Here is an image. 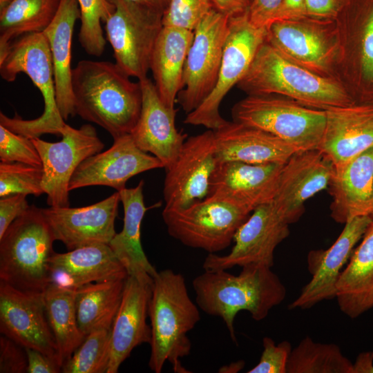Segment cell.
I'll list each match as a JSON object with an SVG mask.
<instances>
[{
  "instance_id": "1",
  "label": "cell",
  "mask_w": 373,
  "mask_h": 373,
  "mask_svg": "<svg viewBox=\"0 0 373 373\" xmlns=\"http://www.w3.org/2000/svg\"><path fill=\"white\" fill-rule=\"evenodd\" d=\"M116 64L84 59L72 72L76 115L96 124L113 138L131 134L139 119L142 93Z\"/></svg>"
},
{
  "instance_id": "2",
  "label": "cell",
  "mask_w": 373,
  "mask_h": 373,
  "mask_svg": "<svg viewBox=\"0 0 373 373\" xmlns=\"http://www.w3.org/2000/svg\"><path fill=\"white\" fill-rule=\"evenodd\" d=\"M241 267L236 276L227 270L204 271L193 280L198 307L209 315L221 318L235 343L233 323L239 312L247 311L255 321H262L287 294L285 285L271 267L262 264Z\"/></svg>"
},
{
  "instance_id": "3",
  "label": "cell",
  "mask_w": 373,
  "mask_h": 373,
  "mask_svg": "<svg viewBox=\"0 0 373 373\" xmlns=\"http://www.w3.org/2000/svg\"><path fill=\"white\" fill-rule=\"evenodd\" d=\"M237 86L248 95L282 96L323 111L354 104L337 82L294 62L266 40Z\"/></svg>"
},
{
  "instance_id": "4",
  "label": "cell",
  "mask_w": 373,
  "mask_h": 373,
  "mask_svg": "<svg viewBox=\"0 0 373 373\" xmlns=\"http://www.w3.org/2000/svg\"><path fill=\"white\" fill-rule=\"evenodd\" d=\"M149 317L151 328L150 369L160 373L168 361L175 372H188L181 359L191 352V342L187 334L200 316L181 274L169 269L157 271L153 278Z\"/></svg>"
},
{
  "instance_id": "5",
  "label": "cell",
  "mask_w": 373,
  "mask_h": 373,
  "mask_svg": "<svg viewBox=\"0 0 373 373\" xmlns=\"http://www.w3.org/2000/svg\"><path fill=\"white\" fill-rule=\"evenodd\" d=\"M21 73L39 90L44 102V112L34 119H23L17 115L11 118L1 112L0 124L30 138L46 133L61 135L66 123L57 106L53 64L43 32L20 37L0 52V75L3 80L12 82Z\"/></svg>"
},
{
  "instance_id": "6",
  "label": "cell",
  "mask_w": 373,
  "mask_h": 373,
  "mask_svg": "<svg viewBox=\"0 0 373 373\" xmlns=\"http://www.w3.org/2000/svg\"><path fill=\"white\" fill-rule=\"evenodd\" d=\"M55 241L41 209L30 205L0 238V280L23 291L44 293Z\"/></svg>"
},
{
  "instance_id": "7",
  "label": "cell",
  "mask_w": 373,
  "mask_h": 373,
  "mask_svg": "<svg viewBox=\"0 0 373 373\" xmlns=\"http://www.w3.org/2000/svg\"><path fill=\"white\" fill-rule=\"evenodd\" d=\"M233 121L269 133L298 151L318 149L325 111L275 95H248L234 104Z\"/></svg>"
},
{
  "instance_id": "8",
  "label": "cell",
  "mask_w": 373,
  "mask_h": 373,
  "mask_svg": "<svg viewBox=\"0 0 373 373\" xmlns=\"http://www.w3.org/2000/svg\"><path fill=\"white\" fill-rule=\"evenodd\" d=\"M252 211L230 200L207 196L182 209H166L169 234L183 245L215 254L227 248Z\"/></svg>"
},
{
  "instance_id": "9",
  "label": "cell",
  "mask_w": 373,
  "mask_h": 373,
  "mask_svg": "<svg viewBox=\"0 0 373 373\" xmlns=\"http://www.w3.org/2000/svg\"><path fill=\"white\" fill-rule=\"evenodd\" d=\"M266 36L267 29L254 26L248 12L229 18V30L216 84L207 99L187 114L185 124L215 131L228 122L220 115L221 102L244 77Z\"/></svg>"
},
{
  "instance_id": "10",
  "label": "cell",
  "mask_w": 373,
  "mask_h": 373,
  "mask_svg": "<svg viewBox=\"0 0 373 373\" xmlns=\"http://www.w3.org/2000/svg\"><path fill=\"white\" fill-rule=\"evenodd\" d=\"M109 1L115 9L106 21L105 30L115 63L128 76L138 80L145 78L163 27V15L128 0Z\"/></svg>"
},
{
  "instance_id": "11",
  "label": "cell",
  "mask_w": 373,
  "mask_h": 373,
  "mask_svg": "<svg viewBox=\"0 0 373 373\" xmlns=\"http://www.w3.org/2000/svg\"><path fill=\"white\" fill-rule=\"evenodd\" d=\"M229 30V17L212 9L194 30L178 101L187 114L211 93L218 78Z\"/></svg>"
},
{
  "instance_id": "12",
  "label": "cell",
  "mask_w": 373,
  "mask_h": 373,
  "mask_svg": "<svg viewBox=\"0 0 373 373\" xmlns=\"http://www.w3.org/2000/svg\"><path fill=\"white\" fill-rule=\"evenodd\" d=\"M61 135V140L56 142L31 138L42 161L46 202L53 207H70L69 183L73 173L84 160L104 147L90 124L75 128L66 124Z\"/></svg>"
},
{
  "instance_id": "13",
  "label": "cell",
  "mask_w": 373,
  "mask_h": 373,
  "mask_svg": "<svg viewBox=\"0 0 373 373\" xmlns=\"http://www.w3.org/2000/svg\"><path fill=\"white\" fill-rule=\"evenodd\" d=\"M219 163L213 130L187 137L175 160L165 169L164 209H182L206 198Z\"/></svg>"
},
{
  "instance_id": "14",
  "label": "cell",
  "mask_w": 373,
  "mask_h": 373,
  "mask_svg": "<svg viewBox=\"0 0 373 373\" xmlns=\"http://www.w3.org/2000/svg\"><path fill=\"white\" fill-rule=\"evenodd\" d=\"M291 223L276 208L272 201L257 207L239 227L229 254H209L204 271L227 270L247 264L274 265L276 247L289 234Z\"/></svg>"
},
{
  "instance_id": "15",
  "label": "cell",
  "mask_w": 373,
  "mask_h": 373,
  "mask_svg": "<svg viewBox=\"0 0 373 373\" xmlns=\"http://www.w3.org/2000/svg\"><path fill=\"white\" fill-rule=\"evenodd\" d=\"M0 332L24 347L59 361L48 324L44 293L19 290L0 280Z\"/></svg>"
},
{
  "instance_id": "16",
  "label": "cell",
  "mask_w": 373,
  "mask_h": 373,
  "mask_svg": "<svg viewBox=\"0 0 373 373\" xmlns=\"http://www.w3.org/2000/svg\"><path fill=\"white\" fill-rule=\"evenodd\" d=\"M372 221L373 218L367 216L350 220L329 248L313 250L308 254V269L312 277L289 305V309H309L323 300L336 298L342 268Z\"/></svg>"
},
{
  "instance_id": "17",
  "label": "cell",
  "mask_w": 373,
  "mask_h": 373,
  "mask_svg": "<svg viewBox=\"0 0 373 373\" xmlns=\"http://www.w3.org/2000/svg\"><path fill=\"white\" fill-rule=\"evenodd\" d=\"M160 168H164L161 161L141 150L131 135L126 134L113 138L108 149L84 160L70 179L69 190L106 186L119 191L132 177Z\"/></svg>"
},
{
  "instance_id": "18",
  "label": "cell",
  "mask_w": 373,
  "mask_h": 373,
  "mask_svg": "<svg viewBox=\"0 0 373 373\" xmlns=\"http://www.w3.org/2000/svg\"><path fill=\"white\" fill-rule=\"evenodd\" d=\"M120 200L119 191L103 200L82 207L41 208L55 240L70 250L109 244L116 234L115 221Z\"/></svg>"
},
{
  "instance_id": "19",
  "label": "cell",
  "mask_w": 373,
  "mask_h": 373,
  "mask_svg": "<svg viewBox=\"0 0 373 373\" xmlns=\"http://www.w3.org/2000/svg\"><path fill=\"white\" fill-rule=\"evenodd\" d=\"M334 172L332 162L320 150L296 151L283 165L273 204L291 224L297 222L306 200L327 188Z\"/></svg>"
},
{
  "instance_id": "20",
  "label": "cell",
  "mask_w": 373,
  "mask_h": 373,
  "mask_svg": "<svg viewBox=\"0 0 373 373\" xmlns=\"http://www.w3.org/2000/svg\"><path fill=\"white\" fill-rule=\"evenodd\" d=\"M153 277L128 275L119 308L111 327V354L106 373H117L133 350L151 340L146 323Z\"/></svg>"
},
{
  "instance_id": "21",
  "label": "cell",
  "mask_w": 373,
  "mask_h": 373,
  "mask_svg": "<svg viewBox=\"0 0 373 373\" xmlns=\"http://www.w3.org/2000/svg\"><path fill=\"white\" fill-rule=\"evenodd\" d=\"M142 93L140 115L131 135L143 151L169 167L177 158L187 135L175 126L176 109L162 101L155 84L148 77L138 80Z\"/></svg>"
},
{
  "instance_id": "22",
  "label": "cell",
  "mask_w": 373,
  "mask_h": 373,
  "mask_svg": "<svg viewBox=\"0 0 373 373\" xmlns=\"http://www.w3.org/2000/svg\"><path fill=\"white\" fill-rule=\"evenodd\" d=\"M325 113V127L318 149L337 172L373 146V104L334 107Z\"/></svg>"
},
{
  "instance_id": "23",
  "label": "cell",
  "mask_w": 373,
  "mask_h": 373,
  "mask_svg": "<svg viewBox=\"0 0 373 373\" xmlns=\"http://www.w3.org/2000/svg\"><path fill=\"white\" fill-rule=\"evenodd\" d=\"M284 164L220 162L212 177L208 196L230 200L253 211L273 200Z\"/></svg>"
},
{
  "instance_id": "24",
  "label": "cell",
  "mask_w": 373,
  "mask_h": 373,
  "mask_svg": "<svg viewBox=\"0 0 373 373\" xmlns=\"http://www.w3.org/2000/svg\"><path fill=\"white\" fill-rule=\"evenodd\" d=\"M50 284L76 291L91 283L126 278L128 272L108 244L56 253L49 260Z\"/></svg>"
},
{
  "instance_id": "25",
  "label": "cell",
  "mask_w": 373,
  "mask_h": 373,
  "mask_svg": "<svg viewBox=\"0 0 373 373\" xmlns=\"http://www.w3.org/2000/svg\"><path fill=\"white\" fill-rule=\"evenodd\" d=\"M323 21L308 18L275 21L267 28L266 41L291 60L325 76L333 48L321 30Z\"/></svg>"
},
{
  "instance_id": "26",
  "label": "cell",
  "mask_w": 373,
  "mask_h": 373,
  "mask_svg": "<svg viewBox=\"0 0 373 373\" xmlns=\"http://www.w3.org/2000/svg\"><path fill=\"white\" fill-rule=\"evenodd\" d=\"M329 193L331 217L341 224L360 216H373V146L334 172Z\"/></svg>"
},
{
  "instance_id": "27",
  "label": "cell",
  "mask_w": 373,
  "mask_h": 373,
  "mask_svg": "<svg viewBox=\"0 0 373 373\" xmlns=\"http://www.w3.org/2000/svg\"><path fill=\"white\" fill-rule=\"evenodd\" d=\"M213 132L220 162L284 164L298 151L269 133L233 121H228Z\"/></svg>"
},
{
  "instance_id": "28",
  "label": "cell",
  "mask_w": 373,
  "mask_h": 373,
  "mask_svg": "<svg viewBox=\"0 0 373 373\" xmlns=\"http://www.w3.org/2000/svg\"><path fill=\"white\" fill-rule=\"evenodd\" d=\"M79 19L77 0H60L54 19L43 32L53 64L57 103L64 120L76 115L72 90L71 44L75 23Z\"/></svg>"
},
{
  "instance_id": "29",
  "label": "cell",
  "mask_w": 373,
  "mask_h": 373,
  "mask_svg": "<svg viewBox=\"0 0 373 373\" xmlns=\"http://www.w3.org/2000/svg\"><path fill=\"white\" fill-rule=\"evenodd\" d=\"M193 37L194 31L163 26L154 46L150 70L162 101L171 109H175L183 88L185 62Z\"/></svg>"
},
{
  "instance_id": "30",
  "label": "cell",
  "mask_w": 373,
  "mask_h": 373,
  "mask_svg": "<svg viewBox=\"0 0 373 373\" xmlns=\"http://www.w3.org/2000/svg\"><path fill=\"white\" fill-rule=\"evenodd\" d=\"M144 180H140L136 186L119 191L124 209L123 228L108 245L128 275L154 278L157 271L149 261L141 242V224L148 210L144 201Z\"/></svg>"
},
{
  "instance_id": "31",
  "label": "cell",
  "mask_w": 373,
  "mask_h": 373,
  "mask_svg": "<svg viewBox=\"0 0 373 373\" xmlns=\"http://www.w3.org/2000/svg\"><path fill=\"white\" fill-rule=\"evenodd\" d=\"M336 298L341 312L352 318L373 307V221L342 271Z\"/></svg>"
},
{
  "instance_id": "32",
  "label": "cell",
  "mask_w": 373,
  "mask_h": 373,
  "mask_svg": "<svg viewBox=\"0 0 373 373\" xmlns=\"http://www.w3.org/2000/svg\"><path fill=\"white\" fill-rule=\"evenodd\" d=\"M126 278L85 285L75 291L79 328L84 336L102 329H111L119 308Z\"/></svg>"
},
{
  "instance_id": "33",
  "label": "cell",
  "mask_w": 373,
  "mask_h": 373,
  "mask_svg": "<svg viewBox=\"0 0 373 373\" xmlns=\"http://www.w3.org/2000/svg\"><path fill=\"white\" fill-rule=\"evenodd\" d=\"M75 291L49 285L44 292L47 320L63 365L84 341L77 319Z\"/></svg>"
},
{
  "instance_id": "34",
  "label": "cell",
  "mask_w": 373,
  "mask_h": 373,
  "mask_svg": "<svg viewBox=\"0 0 373 373\" xmlns=\"http://www.w3.org/2000/svg\"><path fill=\"white\" fill-rule=\"evenodd\" d=\"M60 0H12L0 10V52L25 35L43 32L54 19Z\"/></svg>"
},
{
  "instance_id": "35",
  "label": "cell",
  "mask_w": 373,
  "mask_h": 373,
  "mask_svg": "<svg viewBox=\"0 0 373 373\" xmlns=\"http://www.w3.org/2000/svg\"><path fill=\"white\" fill-rule=\"evenodd\" d=\"M287 373H353V363L337 345L314 342L307 336L292 349Z\"/></svg>"
},
{
  "instance_id": "36",
  "label": "cell",
  "mask_w": 373,
  "mask_h": 373,
  "mask_svg": "<svg viewBox=\"0 0 373 373\" xmlns=\"http://www.w3.org/2000/svg\"><path fill=\"white\" fill-rule=\"evenodd\" d=\"M111 329L88 334L61 367L64 373H106L111 354Z\"/></svg>"
},
{
  "instance_id": "37",
  "label": "cell",
  "mask_w": 373,
  "mask_h": 373,
  "mask_svg": "<svg viewBox=\"0 0 373 373\" xmlns=\"http://www.w3.org/2000/svg\"><path fill=\"white\" fill-rule=\"evenodd\" d=\"M81 25L78 35L79 44L89 55L99 57L105 49L102 22L111 17L115 6L109 0H77Z\"/></svg>"
},
{
  "instance_id": "38",
  "label": "cell",
  "mask_w": 373,
  "mask_h": 373,
  "mask_svg": "<svg viewBox=\"0 0 373 373\" xmlns=\"http://www.w3.org/2000/svg\"><path fill=\"white\" fill-rule=\"evenodd\" d=\"M43 169L20 162L0 163V197L14 194L45 193L42 187Z\"/></svg>"
},
{
  "instance_id": "39",
  "label": "cell",
  "mask_w": 373,
  "mask_h": 373,
  "mask_svg": "<svg viewBox=\"0 0 373 373\" xmlns=\"http://www.w3.org/2000/svg\"><path fill=\"white\" fill-rule=\"evenodd\" d=\"M212 9L209 0H170L162 25L194 31Z\"/></svg>"
},
{
  "instance_id": "40",
  "label": "cell",
  "mask_w": 373,
  "mask_h": 373,
  "mask_svg": "<svg viewBox=\"0 0 373 373\" xmlns=\"http://www.w3.org/2000/svg\"><path fill=\"white\" fill-rule=\"evenodd\" d=\"M0 160L42 168V161L31 138L15 133L0 124Z\"/></svg>"
},
{
  "instance_id": "41",
  "label": "cell",
  "mask_w": 373,
  "mask_h": 373,
  "mask_svg": "<svg viewBox=\"0 0 373 373\" xmlns=\"http://www.w3.org/2000/svg\"><path fill=\"white\" fill-rule=\"evenodd\" d=\"M263 351L259 362L248 373H287V365L292 350L289 341L276 345L270 337L262 339Z\"/></svg>"
},
{
  "instance_id": "42",
  "label": "cell",
  "mask_w": 373,
  "mask_h": 373,
  "mask_svg": "<svg viewBox=\"0 0 373 373\" xmlns=\"http://www.w3.org/2000/svg\"><path fill=\"white\" fill-rule=\"evenodd\" d=\"M28 357L25 347L11 338L0 337V372H27Z\"/></svg>"
},
{
  "instance_id": "43",
  "label": "cell",
  "mask_w": 373,
  "mask_h": 373,
  "mask_svg": "<svg viewBox=\"0 0 373 373\" xmlns=\"http://www.w3.org/2000/svg\"><path fill=\"white\" fill-rule=\"evenodd\" d=\"M30 205L25 194H14L0 198V238L12 222Z\"/></svg>"
},
{
  "instance_id": "44",
  "label": "cell",
  "mask_w": 373,
  "mask_h": 373,
  "mask_svg": "<svg viewBox=\"0 0 373 373\" xmlns=\"http://www.w3.org/2000/svg\"><path fill=\"white\" fill-rule=\"evenodd\" d=\"M283 0H253L248 10L249 21L256 27L267 29L274 21Z\"/></svg>"
},
{
  "instance_id": "45",
  "label": "cell",
  "mask_w": 373,
  "mask_h": 373,
  "mask_svg": "<svg viewBox=\"0 0 373 373\" xmlns=\"http://www.w3.org/2000/svg\"><path fill=\"white\" fill-rule=\"evenodd\" d=\"M346 0H305L306 18L325 21L338 17Z\"/></svg>"
},
{
  "instance_id": "46",
  "label": "cell",
  "mask_w": 373,
  "mask_h": 373,
  "mask_svg": "<svg viewBox=\"0 0 373 373\" xmlns=\"http://www.w3.org/2000/svg\"><path fill=\"white\" fill-rule=\"evenodd\" d=\"M28 357V373H59L61 365L55 359L32 348L25 347Z\"/></svg>"
},
{
  "instance_id": "47",
  "label": "cell",
  "mask_w": 373,
  "mask_h": 373,
  "mask_svg": "<svg viewBox=\"0 0 373 373\" xmlns=\"http://www.w3.org/2000/svg\"><path fill=\"white\" fill-rule=\"evenodd\" d=\"M213 9L230 17L248 12L253 0H209Z\"/></svg>"
},
{
  "instance_id": "48",
  "label": "cell",
  "mask_w": 373,
  "mask_h": 373,
  "mask_svg": "<svg viewBox=\"0 0 373 373\" xmlns=\"http://www.w3.org/2000/svg\"><path fill=\"white\" fill-rule=\"evenodd\" d=\"M305 18H306L305 14V0H283L274 21L278 20H296Z\"/></svg>"
},
{
  "instance_id": "49",
  "label": "cell",
  "mask_w": 373,
  "mask_h": 373,
  "mask_svg": "<svg viewBox=\"0 0 373 373\" xmlns=\"http://www.w3.org/2000/svg\"><path fill=\"white\" fill-rule=\"evenodd\" d=\"M373 367V352L358 354L353 363V373H370Z\"/></svg>"
},
{
  "instance_id": "50",
  "label": "cell",
  "mask_w": 373,
  "mask_h": 373,
  "mask_svg": "<svg viewBox=\"0 0 373 373\" xmlns=\"http://www.w3.org/2000/svg\"><path fill=\"white\" fill-rule=\"evenodd\" d=\"M131 2L164 15L170 0H128Z\"/></svg>"
},
{
  "instance_id": "51",
  "label": "cell",
  "mask_w": 373,
  "mask_h": 373,
  "mask_svg": "<svg viewBox=\"0 0 373 373\" xmlns=\"http://www.w3.org/2000/svg\"><path fill=\"white\" fill-rule=\"evenodd\" d=\"M244 366L245 362L241 360L231 363L229 365L222 366L218 372L225 373H236L243 369Z\"/></svg>"
},
{
  "instance_id": "52",
  "label": "cell",
  "mask_w": 373,
  "mask_h": 373,
  "mask_svg": "<svg viewBox=\"0 0 373 373\" xmlns=\"http://www.w3.org/2000/svg\"><path fill=\"white\" fill-rule=\"evenodd\" d=\"M370 373H373V367H372V370H371V372H370Z\"/></svg>"
},
{
  "instance_id": "53",
  "label": "cell",
  "mask_w": 373,
  "mask_h": 373,
  "mask_svg": "<svg viewBox=\"0 0 373 373\" xmlns=\"http://www.w3.org/2000/svg\"><path fill=\"white\" fill-rule=\"evenodd\" d=\"M372 218H373V216H372Z\"/></svg>"
}]
</instances>
